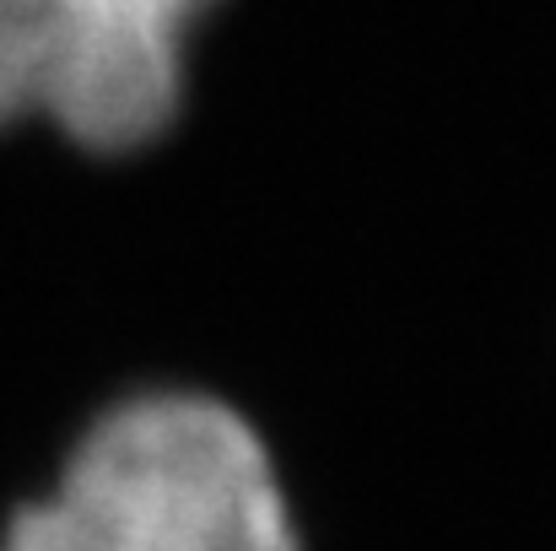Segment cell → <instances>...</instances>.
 <instances>
[{"mask_svg": "<svg viewBox=\"0 0 556 551\" xmlns=\"http://www.w3.org/2000/svg\"><path fill=\"white\" fill-rule=\"evenodd\" d=\"M0 551H303L260 427L200 389H141L22 503Z\"/></svg>", "mask_w": 556, "mask_h": 551, "instance_id": "6da1fadb", "label": "cell"}, {"mask_svg": "<svg viewBox=\"0 0 556 551\" xmlns=\"http://www.w3.org/2000/svg\"><path fill=\"white\" fill-rule=\"evenodd\" d=\"M216 0H60L43 120L81 152L157 147L189 92V43Z\"/></svg>", "mask_w": 556, "mask_h": 551, "instance_id": "7a4b0ae2", "label": "cell"}, {"mask_svg": "<svg viewBox=\"0 0 556 551\" xmlns=\"http://www.w3.org/2000/svg\"><path fill=\"white\" fill-rule=\"evenodd\" d=\"M60 43V0H0V130L43 120Z\"/></svg>", "mask_w": 556, "mask_h": 551, "instance_id": "3957f363", "label": "cell"}]
</instances>
